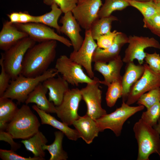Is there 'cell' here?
Instances as JSON below:
<instances>
[{
    "instance_id": "6da1fadb",
    "label": "cell",
    "mask_w": 160,
    "mask_h": 160,
    "mask_svg": "<svg viewBox=\"0 0 160 160\" xmlns=\"http://www.w3.org/2000/svg\"><path fill=\"white\" fill-rule=\"evenodd\" d=\"M57 47V41L51 40L39 43L29 49L23 59L21 74L35 77L46 71L55 59Z\"/></svg>"
},
{
    "instance_id": "7a4b0ae2",
    "label": "cell",
    "mask_w": 160,
    "mask_h": 160,
    "mask_svg": "<svg viewBox=\"0 0 160 160\" xmlns=\"http://www.w3.org/2000/svg\"><path fill=\"white\" fill-rule=\"evenodd\" d=\"M40 123L27 105H23L8 123L6 131L14 139L24 140L34 135L39 131Z\"/></svg>"
},
{
    "instance_id": "3957f363",
    "label": "cell",
    "mask_w": 160,
    "mask_h": 160,
    "mask_svg": "<svg viewBox=\"0 0 160 160\" xmlns=\"http://www.w3.org/2000/svg\"><path fill=\"white\" fill-rule=\"evenodd\" d=\"M58 74L55 68L48 69L42 74L35 77H27L21 74L15 79L12 80L1 97L16 100L18 104L25 103L29 94L38 84Z\"/></svg>"
},
{
    "instance_id": "277c9868",
    "label": "cell",
    "mask_w": 160,
    "mask_h": 160,
    "mask_svg": "<svg viewBox=\"0 0 160 160\" xmlns=\"http://www.w3.org/2000/svg\"><path fill=\"white\" fill-rule=\"evenodd\" d=\"M133 130L138 145L137 160H149L153 153L160 157V134L153 127L140 119L134 124Z\"/></svg>"
},
{
    "instance_id": "5b68a950",
    "label": "cell",
    "mask_w": 160,
    "mask_h": 160,
    "mask_svg": "<svg viewBox=\"0 0 160 160\" xmlns=\"http://www.w3.org/2000/svg\"><path fill=\"white\" fill-rule=\"evenodd\" d=\"M144 108V106L140 105L131 106L122 100L120 107L96 120L100 132L109 129L112 130L116 137L120 136L126 121L136 113L143 110Z\"/></svg>"
},
{
    "instance_id": "8992f818",
    "label": "cell",
    "mask_w": 160,
    "mask_h": 160,
    "mask_svg": "<svg viewBox=\"0 0 160 160\" xmlns=\"http://www.w3.org/2000/svg\"><path fill=\"white\" fill-rule=\"evenodd\" d=\"M36 43L29 36L26 37L19 41L3 54L4 67L12 80L15 79L21 74L22 63L25 54Z\"/></svg>"
},
{
    "instance_id": "52a82bcc",
    "label": "cell",
    "mask_w": 160,
    "mask_h": 160,
    "mask_svg": "<svg viewBox=\"0 0 160 160\" xmlns=\"http://www.w3.org/2000/svg\"><path fill=\"white\" fill-rule=\"evenodd\" d=\"M82 66L66 55H61L57 60L55 68L69 84L78 86L80 83L89 84L100 80L97 77L90 78L84 72Z\"/></svg>"
},
{
    "instance_id": "ba28073f",
    "label": "cell",
    "mask_w": 160,
    "mask_h": 160,
    "mask_svg": "<svg viewBox=\"0 0 160 160\" xmlns=\"http://www.w3.org/2000/svg\"><path fill=\"white\" fill-rule=\"evenodd\" d=\"M128 43V45L122 59L123 62L126 63L137 60L139 64L142 65L146 54L145 49L152 47L160 49V43L153 37L130 36Z\"/></svg>"
},
{
    "instance_id": "9c48e42d",
    "label": "cell",
    "mask_w": 160,
    "mask_h": 160,
    "mask_svg": "<svg viewBox=\"0 0 160 160\" xmlns=\"http://www.w3.org/2000/svg\"><path fill=\"white\" fill-rule=\"evenodd\" d=\"M82 99L80 89L78 88L69 89L65 94L61 104L55 106L57 117L68 126L72 125L73 122L80 116L78 111Z\"/></svg>"
},
{
    "instance_id": "30bf717a",
    "label": "cell",
    "mask_w": 160,
    "mask_h": 160,
    "mask_svg": "<svg viewBox=\"0 0 160 160\" xmlns=\"http://www.w3.org/2000/svg\"><path fill=\"white\" fill-rule=\"evenodd\" d=\"M14 24L19 30L26 33L29 37L36 42L40 43L55 40L59 41L68 47L72 46L69 40L57 34L54 29L42 23H31Z\"/></svg>"
},
{
    "instance_id": "8fae6325",
    "label": "cell",
    "mask_w": 160,
    "mask_h": 160,
    "mask_svg": "<svg viewBox=\"0 0 160 160\" xmlns=\"http://www.w3.org/2000/svg\"><path fill=\"white\" fill-rule=\"evenodd\" d=\"M144 71L141 77L132 87L126 103L131 105L137 102L144 94L160 87V74L152 71L147 63L143 64Z\"/></svg>"
},
{
    "instance_id": "7c38bea8",
    "label": "cell",
    "mask_w": 160,
    "mask_h": 160,
    "mask_svg": "<svg viewBox=\"0 0 160 160\" xmlns=\"http://www.w3.org/2000/svg\"><path fill=\"white\" fill-rule=\"evenodd\" d=\"M100 84V80L87 84L80 89L82 99L86 105V114L95 120L107 113L101 105L102 91L99 88Z\"/></svg>"
},
{
    "instance_id": "4fadbf2b",
    "label": "cell",
    "mask_w": 160,
    "mask_h": 160,
    "mask_svg": "<svg viewBox=\"0 0 160 160\" xmlns=\"http://www.w3.org/2000/svg\"><path fill=\"white\" fill-rule=\"evenodd\" d=\"M103 4L102 0H78L71 12L80 26L88 30L92 23L99 18L98 12Z\"/></svg>"
},
{
    "instance_id": "5bb4252c",
    "label": "cell",
    "mask_w": 160,
    "mask_h": 160,
    "mask_svg": "<svg viewBox=\"0 0 160 160\" xmlns=\"http://www.w3.org/2000/svg\"><path fill=\"white\" fill-rule=\"evenodd\" d=\"M91 35L89 29L85 30L83 42L79 49L77 51H73L70 54L69 57L72 61L83 67L88 75L91 78L95 77L92 70V57L97 47Z\"/></svg>"
},
{
    "instance_id": "9a60e30c",
    "label": "cell",
    "mask_w": 160,
    "mask_h": 160,
    "mask_svg": "<svg viewBox=\"0 0 160 160\" xmlns=\"http://www.w3.org/2000/svg\"><path fill=\"white\" fill-rule=\"evenodd\" d=\"M59 22L62 24L60 26V33L64 34L69 39L73 51H78L82 45L84 39L80 34L81 31V26L72 12L64 13Z\"/></svg>"
},
{
    "instance_id": "2e32d148",
    "label": "cell",
    "mask_w": 160,
    "mask_h": 160,
    "mask_svg": "<svg viewBox=\"0 0 160 160\" xmlns=\"http://www.w3.org/2000/svg\"><path fill=\"white\" fill-rule=\"evenodd\" d=\"M123 63L120 55L107 63L95 62L94 70L100 73L104 78L103 80L100 81V84L107 86L113 82L121 81L122 76L121 75L120 71Z\"/></svg>"
},
{
    "instance_id": "e0dca14e",
    "label": "cell",
    "mask_w": 160,
    "mask_h": 160,
    "mask_svg": "<svg viewBox=\"0 0 160 160\" xmlns=\"http://www.w3.org/2000/svg\"><path fill=\"white\" fill-rule=\"evenodd\" d=\"M128 37L120 32L116 36L113 44L109 47L102 49L97 47L92 57V62L107 63L115 59L119 55L122 47L128 43Z\"/></svg>"
},
{
    "instance_id": "ac0fdd59",
    "label": "cell",
    "mask_w": 160,
    "mask_h": 160,
    "mask_svg": "<svg viewBox=\"0 0 160 160\" xmlns=\"http://www.w3.org/2000/svg\"><path fill=\"white\" fill-rule=\"evenodd\" d=\"M72 125L77 131L79 138H81L87 144L92 143L100 132L96 120L86 114L79 116L73 122Z\"/></svg>"
},
{
    "instance_id": "d6986e66",
    "label": "cell",
    "mask_w": 160,
    "mask_h": 160,
    "mask_svg": "<svg viewBox=\"0 0 160 160\" xmlns=\"http://www.w3.org/2000/svg\"><path fill=\"white\" fill-rule=\"evenodd\" d=\"M48 78L42 83L49 90V101L57 106L61 104L65 94L69 89V84L62 76Z\"/></svg>"
},
{
    "instance_id": "ffe728a7",
    "label": "cell",
    "mask_w": 160,
    "mask_h": 160,
    "mask_svg": "<svg viewBox=\"0 0 160 160\" xmlns=\"http://www.w3.org/2000/svg\"><path fill=\"white\" fill-rule=\"evenodd\" d=\"M28 36L26 33L19 30L10 21H6L0 32V49L5 51L21 40Z\"/></svg>"
},
{
    "instance_id": "44dd1931",
    "label": "cell",
    "mask_w": 160,
    "mask_h": 160,
    "mask_svg": "<svg viewBox=\"0 0 160 160\" xmlns=\"http://www.w3.org/2000/svg\"><path fill=\"white\" fill-rule=\"evenodd\" d=\"M125 72L122 76V100L126 101L132 85L142 76L144 71L143 65H136L133 61L126 63Z\"/></svg>"
},
{
    "instance_id": "7402d4cb",
    "label": "cell",
    "mask_w": 160,
    "mask_h": 160,
    "mask_svg": "<svg viewBox=\"0 0 160 160\" xmlns=\"http://www.w3.org/2000/svg\"><path fill=\"white\" fill-rule=\"evenodd\" d=\"M32 108L40 117L41 124H48L59 130L70 140L76 141L79 138L76 129H72L63 122L59 121L49 113L40 109L36 105H33Z\"/></svg>"
},
{
    "instance_id": "603a6c76",
    "label": "cell",
    "mask_w": 160,
    "mask_h": 160,
    "mask_svg": "<svg viewBox=\"0 0 160 160\" xmlns=\"http://www.w3.org/2000/svg\"><path fill=\"white\" fill-rule=\"evenodd\" d=\"M47 88L40 83L29 94L25 102V104L34 103L41 110L48 113H55V106L47 99Z\"/></svg>"
},
{
    "instance_id": "cb8c5ba5",
    "label": "cell",
    "mask_w": 160,
    "mask_h": 160,
    "mask_svg": "<svg viewBox=\"0 0 160 160\" xmlns=\"http://www.w3.org/2000/svg\"><path fill=\"white\" fill-rule=\"evenodd\" d=\"M47 142L46 137L40 131L32 137L21 141L26 149L31 152L34 156L42 158H44L45 155L42 147Z\"/></svg>"
},
{
    "instance_id": "d4e9b609",
    "label": "cell",
    "mask_w": 160,
    "mask_h": 160,
    "mask_svg": "<svg viewBox=\"0 0 160 160\" xmlns=\"http://www.w3.org/2000/svg\"><path fill=\"white\" fill-rule=\"evenodd\" d=\"M55 139L53 143L49 145L45 144L42 149L47 150L50 154L49 160H66L68 158L67 153L63 148L62 142L64 133L60 131L54 132Z\"/></svg>"
},
{
    "instance_id": "484cf974",
    "label": "cell",
    "mask_w": 160,
    "mask_h": 160,
    "mask_svg": "<svg viewBox=\"0 0 160 160\" xmlns=\"http://www.w3.org/2000/svg\"><path fill=\"white\" fill-rule=\"evenodd\" d=\"M118 20L117 17L111 15L98 18L94 21L89 29L93 39L96 40L100 36L111 32L112 23Z\"/></svg>"
},
{
    "instance_id": "4316f807",
    "label": "cell",
    "mask_w": 160,
    "mask_h": 160,
    "mask_svg": "<svg viewBox=\"0 0 160 160\" xmlns=\"http://www.w3.org/2000/svg\"><path fill=\"white\" fill-rule=\"evenodd\" d=\"M51 10L42 15L37 16L38 23H42L53 27L60 33V26L58 23V19L63 12L57 5L53 4L51 6Z\"/></svg>"
},
{
    "instance_id": "83f0119b",
    "label": "cell",
    "mask_w": 160,
    "mask_h": 160,
    "mask_svg": "<svg viewBox=\"0 0 160 160\" xmlns=\"http://www.w3.org/2000/svg\"><path fill=\"white\" fill-rule=\"evenodd\" d=\"M12 100L0 97V121L8 123L16 113L19 108Z\"/></svg>"
},
{
    "instance_id": "f1b7e54d",
    "label": "cell",
    "mask_w": 160,
    "mask_h": 160,
    "mask_svg": "<svg viewBox=\"0 0 160 160\" xmlns=\"http://www.w3.org/2000/svg\"><path fill=\"white\" fill-rule=\"evenodd\" d=\"M129 6L127 0H105L99 11L98 17L108 16L113 12L123 10Z\"/></svg>"
},
{
    "instance_id": "f546056e",
    "label": "cell",
    "mask_w": 160,
    "mask_h": 160,
    "mask_svg": "<svg viewBox=\"0 0 160 160\" xmlns=\"http://www.w3.org/2000/svg\"><path fill=\"white\" fill-rule=\"evenodd\" d=\"M127 0L130 6L139 11L144 19H149L158 12L156 5L153 0L143 1Z\"/></svg>"
},
{
    "instance_id": "4dcf8cb0",
    "label": "cell",
    "mask_w": 160,
    "mask_h": 160,
    "mask_svg": "<svg viewBox=\"0 0 160 160\" xmlns=\"http://www.w3.org/2000/svg\"><path fill=\"white\" fill-rule=\"evenodd\" d=\"M108 88L106 94L105 100L107 106L110 108L113 107L117 100L122 97V87L121 81L113 82L107 86Z\"/></svg>"
},
{
    "instance_id": "1f68e13d",
    "label": "cell",
    "mask_w": 160,
    "mask_h": 160,
    "mask_svg": "<svg viewBox=\"0 0 160 160\" xmlns=\"http://www.w3.org/2000/svg\"><path fill=\"white\" fill-rule=\"evenodd\" d=\"M160 118V102H158L143 112L141 118L149 125L153 127Z\"/></svg>"
},
{
    "instance_id": "d6a6232c",
    "label": "cell",
    "mask_w": 160,
    "mask_h": 160,
    "mask_svg": "<svg viewBox=\"0 0 160 160\" xmlns=\"http://www.w3.org/2000/svg\"><path fill=\"white\" fill-rule=\"evenodd\" d=\"M138 105L148 108L160 102V87L152 89L142 95L137 101Z\"/></svg>"
},
{
    "instance_id": "836d02e7",
    "label": "cell",
    "mask_w": 160,
    "mask_h": 160,
    "mask_svg": "<svg viewBox=\"0 0 160 160\" xmlns=\"http://www.w3.org/2000/svg\"><path fill=\"white\" fill-rule=\"evenodd\" d=\"M78 0H43L45 4L51 6L55 3L59 7L63 13L72 11L76 6Z\"/></svg>"
},
{
    "instance_id": "e575fe53",
    "label": "cell",
    "mask_w": 160,
    "mask_h": 160,
    "mask_svg": "<svg viewBox=\"0 0 160 160\" xmlns=\"http://www.w3.org/2000/svg\"><path fill=\"white\" fill-rule=\"evenodd\" d=\"M143 27L149 29L154 34L160 37V14L158 12L148 19H143Z\"/></svg>"
},
{
    "instance_id": "d590c367",
    "label": "cell",
    "mask_w": 160,
    "mask_h": 160,
    "mask_svg": "<svg viewBox=\"0 0 160 160\" xmlns=\"http://www.w3.org/2000/svg\"><path fill=\"white\" fill-rule=\"evenodd\" d=\"M120 33L116 30L102 35L97 40V47L105 49L111 46L113 43L117 36Z\"/></svg>"
},
{
    "instance_id": "8d00e7d4",
    "label": "cell",
    "mask_w": 160,
    "mask_h": 160,
    "mask_svg": "<svg viewBox=\"0 0 160 160\" xmlns=\"http://www.w3.org/2000/svg\"><path fill=\"white\" fill-rule=\"evenodd\" d=\"M11 149H0V157L3 160H44V158L33 156L25 157L17 154Z\"/></svg>"
},
{
    "instance_id": "74e56055",
    "label": "cell",
    "mask_w": 160,
    "mask_h": 160,
    "mask_svg": "<svg viewBox=\"0 0 160 160\" xmlns=\"http://www.w3.org/2000/svg\"><path fill=\"white\" fill-rule=\"evenodd\" d=\"M1 58L0 59L1 72L0 74V97L3 96L5 91L8 88L10 80L11 79L10 75L6 71L3 64V54L1 53Z\"/></svg>"
},
{
    "instance_id": "f35d334b",
    "label": "cell",
    "mask_w": 160,
    "mask_h": 160,
    "mask_svg": "<svg viewBox=\"0 0 160 160\" xmlns=\"http://www.w3.org/2000/svg\"><path fill=\"white\" fill-rule=\"evenodd\" d=\"M145 60L152 71L160 74V55L159 54L156 52L152 54L146 53Z\"/></svg>"
},
{
    "instance_id": "ab89813d",
    "label": "cell",
    "mask_w": 160,
    "mask_h": 160,
    "mask_svg": "<svg viewBox=\"0 0 160 160\" xmlns=\"http://www.w3.org/2000/svg\"><path fill=\"white\" fill-rule=\"evenodd\" d=\"M14 138L12 135L7 132L0 131V140L7 142L10 145L11 150L15 151L19 149L21 144L14 141Z\"/></svg>"
},
{
    "instance_id": "60d3db41",
    "label": "cell",
    "mask_w": 160,
    "mask_h": 160,
    "mask_svg": "<svg viewBox=\"0 0 160 160\" xmlns=\"http://www.w3.org/2000/svg\"><path fill=\"white\" fill-rule=\"evenodd\" d=\"M19 12L20 18L18 23L25 24L31 23H38L37 16H33L25 12Z\"/></svg>"
},
{
    "instance_id": "b9f144b4",
    "label": "cell",
    "mask_w": 160,
    "mask_h": 160,
    "mask_svg": "<svg viewBox=\"0 0 160 160\" xmlns=\"http://www.w3.org/2000/svg\"><path fill=\"white\" fill-rule=\"evenodd\" d=\"M10 22L13 24L19 23L20 14L19 12H12L7 15Z\"/></svg>"
},
{
    "instance_id": "7bdbcfd3",
    "label": "cell",
    "mask_w": 160,
    "mask_h": 160,
    "mask_svg": "<svg viewBox=\"0 0 160 160\" xmlns=\"http://www.w3.org/2000/svg\"><path fill=\"white\" fill-rule=\"evenodd\" d=\"M8 123L2 121H0V131L6 130Z\"/></svg>"
},
{
    "instance_id": "ee69618b",
    "label": "cell",
    "mask_w": 160,
    "mask_h": 160,
    "mask_svg": "<svg viewBox=\"0 0 160 160\" xmlns=\"http://www.w3.org/2000/svg\"><path fill=\"white\" fill-rule=\"evenodd\" d=\"M153 127L160 134V119L159 120L157 124L154 126Z\"/></svg>"
},
{
    "instance_id": "f6af8a7d",
    "label": "cell",
    "mask_w": 160,
    "mask_h": 160,
    "mask_svg": "<svg viewBox=\"0 0 160 160\" xmlns=\"http://www.w3.org/2000/svg\"><path fill=\"white\" fill-rule=\"evenodd\" d=\"M153 0L156 5L158 12L160 14V1L159 0Z\"/></svg>"
},
{
    "instance_id": "bcb514c9",
    "label": "cell",
    "mask_w": 160,
    "mask_h": 160,
    "mask_svg": "<svg viewBox=\"0 0 160 160\" xmlns=\"http://www.w3.org/2000/svg\"><path fill=\"white\" fill-rule=\"evenodd\" d=\"M132 1H148L152 0H130Z\"/></svg>"
},
{
    "instance_id": "7dc6e473",
    "label": "cell",
    "mask_w": 160,
    "mask_h": 160,
    "mask_svg": "<svg viewBox=\"0 0 160 160\" xmlns=\"http://www.w3.org/2000/svg\"><path fill=\"white\" fill-rule=\"evenodd\" d=\"M160 1V0H159Z\"/></svg>"
},
{
    "instance_id": "c3c4849f",
    "label": "cell",
    "mask_w": 160,
    "mask_h": 160,
    "mask_svg": "<svg viewBox=\"0 0 160 160\" xmlns=\"http://www.w3.org/2000/svg\"></svg>"
}]
</instances>
